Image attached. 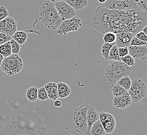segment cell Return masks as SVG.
<instances>
[{
    "label": "cell",
    "instance_id": "obj_1",
    "mask_svg": "<svg viewBox=\"0 0 147 135\" xmlns=\"http://www.w3.org/2000/svg\"><path fill=\"white\" fill-rule=\"evenodd\" d=\"M121 12L100 6L94 11L91 25L96 30L102 33L109 32L117 33Z\"/></svg>",
    "mask_w": 147,
    "mask_h": 135
},
{
    "label": "cell",
    "instance_id": "obj_2",
    "mask_svg": "<svg viewBox=\"0 0 147 135\" xmlns=\"http://www.w3.org/2000/svg\"><path fill=\"white\" fill-rule=\"evenodd\" d=\"M39 19L47 28L55 30L62 22L55 7L54 3L47 1L42 4L39 9Z\"/></svg>",
    "mask_w": 147,
    "mask_h": 135
},
{
    "label": "cell",
    "instance_id": "obj_3",
    "mask_svg": "<svg viewBox=\"0 0 147 135\" xmlns=\"http://www.w3.org/2000/svg\"><path fill=\"white\" fill-rule=\"evenodd\" d=\"M131 74V69L129 67L119 61H114L111 62L105 69V78L111 84H116L120 79Z\"/></svg>",
    "mask_w": 147,
    "mask_h": 135
},
{
    "label": "cell",
    "instance_id": "obj_4",
    "mask_svg": "<svg viewBox=\"0 0 147 135\" xmlns=\"http://www.w3.org/2000/svg\"><path fill=\"white\" fill-rule=\"evenodd\" d=\"M23 67V60L18 55L11 54L4 58L0 68L9 76H14L19 73Z\"/></svg>",
    "mask_w": 147,
    "mask_h": 135
},
{
    "label": "cell",
    "instance_id": "obj_5",
    "mask_svg": "<svg viewBox=\"0 0 147 135\" xmlns=\"http://www.w3.org/2000/svg\"><path fill=\"white\" fill-rule=\"evenodd\" d=\"M88 107V104H82L74 112L73 126L77 132L86 133L87 131L86 116Z\"/></svg>",
    "mask_w": 147,
    "mask_h": 135
},
{
    "label": "cell",
    "instance_id": "obj_6",
    "mask_svg": "<svg viewBox=\"0 0 147 135\" xmlns=\"http://www.w3.org/2000/svg\"><path fill=\"white\" fill-rule=\"evenodd\" d=\"M128 93L130 95L132 102L138 103L141 101L147 94V87L144 81L139 78L133 79Z\"/></svg>",
    "mask_w": 147,
    "mask_h": 135
},
{
    "label": "cell",
    "instance_id": "obj_7",
    "mask_svg": "<svg viewBox=\"0 0 147 135\" xmlns=\"http://www.w3.org/2000/svg\"><path fill=\"white\" fill-rule=\"evenodd\" d=\"M101 6L111 10L125 11L135 9L138 6L133 0H107Z\"/></svg>",
    "mask_w": 147,
    "mask_h": 135
},
{
    "label": "cell",
    "instance_id": "obj_8",
    "mask_svg": "<svg viewBox=\"0 0 147 135\" xmlns=\"http://www.w3.org/2000/svg\"><path fill=\"white\" fill-rule=\"evenodd\" d=\"M82 25L81 19L75 16L71 19L63 21L59 27L57 29V33L59 35H65L69 32L77 31Z\"/></svg>",
    "mask_w": 147,
    "mask_h": 135
},
{
    "label": "cell",
    "instance_id": "obj_9",
    "mask_svg": "<svg viewBox=\"0 0 147 135\" xmlns=\"http://www.w3.org/2000/svg\"><path fill=\"white\" fill-rule=\"evenodd\" d=\"M55 7L63 21L69 19L76 16V11L64 1L54 3Z\"/></svg>",
    "mask_w": 147,
    "mask_h": 135
},
{
    "label": "cell",
    "instance_id": "obj_10",
    "mask_svg": "<svg viewBox=\"0 0 147 135\" xmlns=\"http://www.w3.org/2000/svg\"><path fill=\"white\" fill-rule=\"evenodd\" d=\"M100 121L106 134H111L114 131L116 123L113 116L108 113L101 112L99 113Z\"/></svg>",
    "mask_w": 147,
    "mask_h": 135
},
{
    "label": "cell",
    "instance_id": "obj_11",
    "mask_svg": "<svg viewBox=\"0 0 147 135\" xmlns=\"http://www.w3.org/2000/svg\"><path fill=\"white\" fill-rule=\"evenodd\" d=\"M17 23L13 17H6L0 21V32L12 37L17 31Z\"/></svg>",
    "mask_w": 147,
    "mask_h": 135
},
{
    "label": "cell",
    "instance_id": "obj_12",
    "mask_svg": "<svg viewBox=\"0 0 147 135\" xmlns=\"http://www.w3.org/2000/svg\"><path fill=\"white\" fill-rule=\"evenodd\" d=\"M129 55L134 59L144 60L146 58L147 55V46H129L128 47Z\"/></svg>",
    "mask_w": 147,
    "mask_h": 135
},
{
    "label": "cell",
    "instance_id": "obj_13",
    "mask_svg": "<svg viewBox=\"0 0 147 135\" xmlns=\"http://www.w3.org/2000/svg\"><path fill=\"white\" fill-rule=\"evenodd\" d=\"M135 35L130 32H120L116 34L115 45L117 48L128 47Z\"/></svg>",
    "mask_w": 147,
    "mask_h": 135
},
{
    "label": "cell",
    "instance_id": "obj_14",
    "mask_svg": "<svg viewBox=\"0 0 147 135\" xmlns=\"http://www.w3.org/2000/svg\"><path fill=\"white\" fill-rule=\"evenodd\" d=\"M113 105L114 107L118 109H126L130 106L132 103V100L131 99L128 93L124 96L120 97H114L113 98Z\"/></svg>",
    "mask_w": 147,
    "mask_h": 135
},
{
    "label": "cell",
    "instance_id": "obj_15",
    "mask_svg": "<svg viewBox=\"0 0 147 135\" xmlns=\"http://www.w3.org/2000/svg\"><path fill=\"white\" fill-rule=\"evenodd\" d=\"M87 131L86 132V135H89L91 127L92 124L99 120V113H98L95 109L92 106H89L87 111Z\"/></svg>",
    "mask_w": 147,
    "mask_h": 135
},
{
    "label": "cell",
    "instance_id": "obj_16",
    "mask_svg": "<svg viewBox=\"0 0 147 135\" xmlns=\"http://www.w3.org/2000/svg\"><path fill=\"white\" fill-rule=\"evenodd\" d=\"M46 92L48 96L49 99L52 100H56L59 98L57 94V84L55 82H49L45 85Z\"/></svg>",
    "mask_w": 147,
    "mask_h": 135
},
{
    "label": "cell",
    "instance_id": "obj_17",
    "mask_svg": "<svg viewBox=\"0 0 147 135\" xmlns=\"http://www.w3.org/2000/svg\"><path fill=\"white\" fill-rule=\"evenodd\" d=\"M57 94L59 98H65L67 97L71 93V87L63 82L57 83Z\"/></svg>",
    "mask_w": 147,
    "mask_h": 135
},
{
    "label": "cell",
    "instance_id": "obj_18",
    "mask_svg": "<svg viewBox=\"0 0 147 135\" xmlns=\"http://www.w3.org/2000/svg\"><path fill=\"white\" fill-rule=\"evenodd\" d=\"M64 1L75 11L82 10L86 6L90 4L88 0H64Z\"/></svg>",
    "mask_w": 147,
    "mask_h": 135
},
{
    "label": "cell",
    "instance_id": "obj_19",
    "mask_svg": "<svg viewBox=\"0 0 147 135\" xmlns=\"http://www.w3.org/2000/svg\"><path fill=\"white\" fill-rule=\"evenodd\" d=\"M106 133L100 120L96 121L91 127L89 135H105Z\"/></svg>",
    "mask_w": 147,
    "mask_h": 135
},
{
    "label": "cell",
    "instance_id": "obj_20",
    "mask_svg": "<svg viewBox=\"0 0 147 135\" xmlns=\"http://www.w3.org/2000/svg\"><path fill=\"white\" fill-rule=\"evenodd\" d=\"M11 37H12V39H14L20 45H23L27 39L28 35L25 31H16L13 35Z\"/></svg>",
    "mask_w": 147,
    "mask_h": 135
},
{
    "label": "cell",
    "instance_id": "obj_21",
    "mask_svg": "<svg viewBox=\"0 0 147 135\" xmlns=\"http://www.w3.org/2000/svg\"><path fill=\"white\" fill-rule=\"evenodd\" d=\"M38 88L36 87H30L26 92V98L29 101L34 102L38 99Z\"/></svg>",
    "mask_w": 147,
    "mask_h": 135
},
{
    "label": "cell",
    "instance_id": "obj_22",
    "mask_svg": "<svg viewBox=\"0 0 147 135\" xmlns=\"http://www.w3.org/2000/svg\"><path fill=\"white\" fill-rule=\"evenodd\" d=\"M112 92L114 97H117L124 96L128 93V91L125 90L124 88H123L120 85L116 84L113 85L112 88Z\"/></svg>",
    "mask_w": 147,
    "mask_h": 135
},
{
    "label": "cell",
    "instance_id": "obj_23",
    "mask_svg": "<svg viewBox=\"0 0 147 135\" xmlns=\"http://www.w3.org/2000/svg\"><path fill=\"white\" fill-rule=\"evenodd\" d=\"M115 45V42L112 43H105L102 45L101 49V54L105 60H108L109 54L113 45Z\"/></svg>",
    "mask_w": 147,
    "mask_h": 135
},
{
    "label": "cell",
    "instance_id": "obj_24",
    "mask_svg": "<svg viewBox=\"0 0 147 135\" xmlns=\"http://www.w3.org/2000/svg\"><path fill=\"white\" fill-rule=\"evenodd\" d=\"M0 54L2 55L4 58L9 56L12 54L9 41L0 45Z\"/></svg>",
    "mask_w": 147,
    "mask_h": 135
},
{
    "label": "cell",
    "instance_id": "obj_25",
    "mask_svg": "<svg viewBox=\"0 0 147 135\" xmlns=\"http://www.w3.org/2000/svg\"><path fill=\"white\" fill-rule=\"evenodd\" d=\"M108 60H114V61H121L120 57L119 56L118 48L116 45H113L111 49L109 54Z\"/></svg>",
    "mask_w": 147,
    "mask_h": 135
},
{
    "label": "cell",
    "instance_id": "obj_26",
    "mask_svg": "<svg viewBox=\"0 0 147 135\" xmlns=\"http://www.w3.org/2000/svg\"><path fill=\"white\" fill-rule=\"evenodd\" d=\"M116 84L120 85L123 88H124L125 90L128 91L130 88L131 84V80H130L129 76H124L120 79Z\"/></svg>",
    "mask_w": 147,
    "mask_h": 135
},
{
    "label": "cell",
    "instance_id": "obj_27",
    "mask_svg": "<svg viewBox=\"0 0 147 135\" xmlns=\"http://www.w3.org/2000/svg\"><path fill=\"white\" fill-rule=\"evenodd\" d=\"M103 40L105 43L115 42L116 40V34L111 32L105 33L103 37Z\"/></svg>",
    "mask_w": 147,
    "mask_h": 135
},
{
    "label": "cell",
    "instance_id": "obj_28",
    "mask_svg": "<svg viewBox=\"0 0 147 135\" xmlns=\"http://www.w3.org/2000/svg\"><path fill=\"white\" fill-rule=\"evenodd\" d=\"M120 58L121 61L128 67H133L135 65V59L132 57L130 56L129 54L125 56L121 57Z\"/></svg>",
    "mask_w": 147,
    "mask_h": 135
},
{
    "label": "cell",
    "instance_id": "obj_29",
    "mask_svg": "<svg viewBox=\"0 0 147 135\" xmlns=\"http://www.w3.org/2000/svg\"><path fill=\"white\" fill-rule=\"evenodd\" d=\"M9 43L11 46V53L14 55H18L20 53V44L12 39L9 41Z\"/></svg>",
    "mask_w": 147,
    "mask_h": 135
},
{
    "label": "cell",
    "instance_id": "obj_30",
    "mask_svg": "<svg viewBox=\"0 0 147 135\" xmlns=\"http://www.w3.org/2000/svg\"><path fill=\"white\" fill-rule=\"evenodd\" d=\"M38 99L41 101L48 99V96L45 87H41L38 89Z\"/></svg>",
    "mask_w": 147,
    "mask_h": 135
},
{
    "label": "cell",
    "instance_id": "obj_31",
    "mask_svg": "<svg viewBox=\"0 0 147 135\" xmlns=\"http://www.w3.org/2000/svg\"><path fill=\"white\" fill-rule=\"evenodd\" d=\"M147 42L141 41L134 36L131 40L129 46H144V45H147Z\"/></svg>",
    "mask_w": 147,
    "mask_h": 135
},
{
    "label": "cell",
    "instance_id": "obj_32",
    "mask_svg": "<svg viewBox=\"0 0 147 135\" xmlns=\"http://www.w3.org/2000/svg\"><path fill=\"white\" fill-rule=\"evenodd\" d=\"M9 13L4 6H0V21L9 16Z\"/></svg>",
    "mask_w": 147,
    "mask_h": 135
},
{
    "label": "cell",
    "instance_id": "obj_33",
    "mask_svg": "<svg viewBox=\"0 0 147 135\" xmlns=\"http://www.w3.org/2000/svg\"><path fill=\"white\" fill-rule=\"evenodd\" d=\"M12 37H9L5 34L0 33V45L10 41Z\"/></svg>",
    "mask_w": 147,
    "mask_h": 135
},
{
    "label": "cell",
    "instance_id": "obj_34",
    "mask_svg": "<svg viewBox=\"0 0 147 135\" xmlns=\"http://www.w3.org/2000/svg\"><path fill=\"white\" fill-rule=\"evenodd\" d=\"M119 51V56L121 57L125 56L128 55L129 51L127 47H119L118 48Z\"/></svg>",
    "mask_w": 147,
    "mask_h": 135
},
{
    "label": "cell",
    "instance_id": "obj_35",
    "mask_svg": "<svg viewBox=\"0 0 147 135\" xmlns=\"http://www.w3.org/2000/svg\"><path fill=\"white\" fill-rule=\"evenodd\" d=\"M147 0H139L137 3V6L144 11L147 12Z\"/></svg>",
    "mask_w": 147,
    "mask_h": 135
},
{
    "label": "cell",
    "instance_id": "obj_36",
    "mask_svg": "<svg viewBox=\"0 0 147 135\" xmlns=\"http://www.w3.org/2000/svg\"><path fill=\"white\" fill-rule=\"evenodd\" d=\"M135 37H137L139 39L144 41L147 42V35H146L142 31H139L138 32H137V33L135 35Z\"/></svg>",
    "mask_w": 147,
    "mask_h": 135
},
{
    "label": "cell",
    "instance_id": "obj_37",
    "mask_svg": "<svg viewBox=\"0 0 147 135\" xmlns=\"http://www.w3.org/2000/svg\"><path fill=\"white\" fill-rule=\"evenodd\" d=\"M54 105L55 107H57V108H59V107H60L61 106V105H62V102H61V101H60V100H55V101H54Z\"/></svg>",
    "mask_w": 147,
    "mask_h": 135
},
{
    "label": "cell",
    "instance_id": "obj_38",
    "mask_svg": "<svg viewBox=\"0 0 147 135\" xmlns=\"http://www.w3.org/2000/svg\"><path fill=\"white\" fill-rule=\"evenodd\" d=\"M147 26H145L144 28L142 29V31L146 35H147Z\"/></svg>",
    "mask_w": 147,
    "mask_h": 135
},
{
    "label": "cell",
    "instance_id": "obj_39",
    "mask_svg": "<svg viewBox=\"0 0 147 135\" xmlns=\"http://www.w3.org/2000/svg\"><path fill=\"white\" fill-rule=\"evenodd\" d=\"M3 59H4V57L2 55L0 54V66H1V65L2 63Z\"/></svg>",
    "mask_w": 147,
    "mask_h": 135
},
{
    "label": "cell",
    "instance_id": "obj_40",
    "mask_svg": "<svg viewBox=\"0 0 147 135\" xmlns=\"http://www.w3.org/2000/svg\"><path fill=\"white\" fill-rule=\"evenodd\" d=\"M50 1H51L53 3H56L57 2H59V1H64V0H49Z\"/></svg>",
    "mask_w": 147,
    "mask_h": 135
},
{
    "label": "cell",
    "instance_id": "obj_41",
    "mask_svg": "<svg viewBox=\"0 0 147 135\" xmlns=\"http://www.w3.org/2000/svg\"><path fill=\"white\" fill-rule=\"evenodd\" d=\"M106 1L107 0H98V2H99V3L104 4L106 2Z\"/></svg>",
    "mask_w": 147,
    "mask_h": 135
},
{
    "label": "cell",
    "instance_id": "obj_42",
    "mask_svg": "<svg viewBox=\"0 0 147 135\" xmlns=\"http://www.w3.org/2000/svg\"><path fill=\"white\" fill-rule=\"evenodd\" d=\"M133 1H135V2H136V3H137V2H138L139 1V0H133Z\"/></svg>",
    "mask_w": 147,
    "mask_h": 135
},
{
    "label": "cell",
    "instance_id": "obj_43",
    "mask_svg": "<svg viewBox=\"0 0 147 135\" xmlns=\"http://www.w3.org/2000/svg\"><path fill=\"white\" fill-rule=\"evenodd\" d=\"M74 135V134H69V135Z\"/></svg>",
    "mask_w": 147,
    "mask_h": 135
},
{
    "label": "cell",
    "instance_id": "obj_44",
    "mask_svg": "<svg viewBox=\"0 0 147 135\" xmlns=\"http://www.w3.org/2000/svg\"><path fill=\"white\" fill-rule=\"evenodd\" d=\"M0 33H1V32H0Z\"/></svg>",
    "mask_w": 147,
    "mask_h": 135
}]
</instances>
